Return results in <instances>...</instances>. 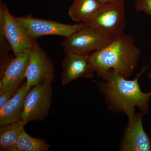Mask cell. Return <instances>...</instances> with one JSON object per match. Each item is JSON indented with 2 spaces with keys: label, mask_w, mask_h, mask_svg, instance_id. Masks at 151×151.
<instances>
[{
  "label": "cell",
  "mask_w": 151,
  "mask_h": 151,
  "mask_svg": "<svg viewBox=\"0 0 151 151\" xmlns=\"http://www.w3.org/2000/svg\"><path fill=\"white\" fill-rule=\"evenodd\" d=\"M116 37L85 25L72 35L65 37L61 45L65 54H91L108 45Z\"/></svg>",
  "instance_id": "277c9868"
},
{
  "label": "cell",
  "mask_w": 151,
  "mask_h": 151,
  "mask_svg": "<svg viewBox=\"0 0 151 151\" xmlns=\"http://www.w3.org/2000/svg\"><path fill=\"white\" fill-rule=\"evenodd\" d=\"M25 123L22 120L1 126L0 127V150L10 151L24 131Z\"/></svg>",
  "instance_id": "5bb4252c"
},
{
  "label": "cell",
  "mask_w": 151,
  "mask_h": 151,
  "mask_svg": "<svg viewBox=\"0 0 151 151\" xmlns=\"http://www.w3.org/2000/svg\"><path fill=\"white\" fill-rule=\"evenodd\" d=\"M15 17L27 34L36 39L46 35L68 37L85 26L82 22L78 24H65L54 21L35 18L29 14Z\"/></svg>",
  "instance_id": "8992f818"
},
{
  "label": "cell",
  "mask_w": 151,
  "mask_h": 151,
  "mask_svg": "<svg viewBox=\"0 0 151 151\" xmlns=\"http://www.w3.org/2000/svg\"><path fill=\"white\" fill-rule=\"evenodd\" d=\"M0 28L4 33L15 56L37 43V39L27 34L3 3L0 5Z\"/></svg>",
  "instance_id": "52a82bcc"
},
{
  "label": "cell",
  "mask_w": 151,
  "mask_h": 151,
  "mask_svg": "<svg viewBox=\"0 0 151 151\" xmlns=\"http://www.w3.org/2000/svg\"><path fill=\"white\" fill-rule=\"evenodd\" d=\"M30 48L25 50L11 60L1 77L0 91L23 84L26 79V73L29 61Z\"/></svg>",
  "instance_id": "8fae6325"
},
{
  "label": "cell",
  "mask_w": 151,
  "mask_h": 151,
  "mask_svg": "<svg viewBox=\"0 0 151 151\" xmlns=\"http://www.w3.org/2000/svg\"><path fill=\"white\" fill-rule=\"evenodd\" d=\"M142 113L128 116L129 122L121 146L124 151H151V140L144 129Z\"/></svg>",
  "instance_id": "30bf717a"
},
{
  "label": "cell",
  "mask_w": 151,
  "mask_h": 151,
  "mask_svg": "<svg viewBox=\"0 0 151 151\" xmlns=\"http://www.w3.org/2000/svg\"><path fill=\"white\" fill-rule=\"evenodd\" d=\"M135 10L143 12L151 16V0H136Z\"/></svg>",
  "instance_id": "ac0fdd59"
},
{
  "label": "cell",
  "mask_w": 151,
  "mask_h": 151,
  "mask_svg": "<svg viewBox=\"0 0 151 151\" xmlns=\"http://www.w3.org/2000/svg\"><path fill=\"white\" fill-rule=\"evenodd\" d=\"M148 77L149 79H150L151 81V70L150 72H149L148 75ZM150 92H151V91H150Z\"/></svg>",
  "instance_id": "ffe728a7"
},
{
  "label": "cell",
  "mask_w": 151,
  "mask_h": 151,
  "mask_svg": "<svg viewBox=\"0 0 151 151\" xmlns=\"http://www.w3.org/2000/svg\"><path fill=\"white\" fill-rule=\"evenodd\" d=\"M147 67L143 68L133 80H128L116 72L111 71L105 81L100 83L99 89L111 109L125 113L128 117L135 113L136 107L143 114L149 112L151 92H143L138 82Z\"/></svg>",
  "instance_id": "7a4b0ae2"
},
{
  "label": "cell",
  "mask_w": 151,
  "mask_h": 151,
  "mask_svg": "<svg viewBox=\"0 0 151 151\" xmlns=\"http://www.w3.org/2000/svg\"><path fill=\"white\" fill-rule=\"evenodd\" d=\"M50 147L45 140L33 137L24 130L10 151H47Z\"/></svg>",
  "instance_id": "9a60e30c"
},
{
  "label": "cell",
  "mask_w": 151,
  "mask_h": 151,
  "mask_svg": "<svg viewBox=\"0 0 151 151\" xmlns=\"http://www.w3.org/2000/svg\"><path fill=\"white\" fill-rule=\"evenodd\" d=\"M86 26L116 36L124 32L127 25L124 0L103 4L95 14L82 22Z\"/></svg>",
  "instance_id": "3957f363"
},
{
  "label": "cell",
  "mask_w": 151,
  "mask_h": 151,
  "mask_svg": "<svg viewBox=\"0 0 151 151\" xmlns=\"http://www.w3.org/2000/svg\"><path fill=\"white\" fill-rule=\"evenodd\" d=\"M31 88L28 87L26 81L24 82L12 98L0 110V126L22 120L26 97Z\"/></svg>",
  "instance_id": "7c38bea8"
},
{
  "label": "cell",
  "mask_w": 151,
  "mask_h": 151,
  "mask_svg": "<svg viewBox=\"0 0 151 151\" xmlns=\"http://www.w3.org/2000/svg\"><path fill=\"white\" fill-rule=\"evenodd\" d=\"M141 50L134 38L122 33L105 47L90 54L95 73L104 80L114 71L128 79L137 65Z\"/></svg>",
  "instance_id": "6da1fadb"
},
{
  "label": "cell",
  "mask_w": 151,
  "mask_h": 151,
  "mask_svg": "<svg viewBox=\"0 0 151 151\" xmlns=\"http://www.w3.org/2000/svg\"><path fill=\"white\" fill-rule=\"evenodd\" d=\"M150 60H151V57H150Z\"/></svg>",
  "instance_id": "44dd1931"
},
{
  "label": "cell",
  "mask_w": 151,
  "mask_h": 151,
  "mask_svg": "<svg viewBox=\"0 0 151 151\" xmlns=\"http://www.w3.org/2000/svg\"><path fill=\"white\" fill-rule=\"evenodd\" d=\"M115 0H99V1L102 3V4H105V3L113 1Z\"/></svg>",
  "instance_id": "d6986e66"
},
{
  "label": "cell",
  "mask_w": 151,
  "mask_h": 151,
  "mask_svg": "<svg viewBox=\"0 0 151 151\" xmlns=\"http://www.w3.org/2000/svg\"><path fill=\"white\" fill-rule=\"evenodd\" d=\"M103 4L99 0H74L68 11L71 19L84 22L95 14Z\"/></svg>",
  "instance_id": "4fadbf2b"
},
{
  "label": "cell",
  "mask_w": 151,
  "mask_h": 151,
  "mask_svg": "<svg viewBox=\"0 0 151 151\" xmlns=\"http://www.w3.org/2000/svg\"><path fill=\"white\" fill-rule=\"evenodd\" d=\"M12 50L8 41L7 40L2 29L0 28V58H1V77L4 72L7 66L13 58L9 55L10 50Z\"/></svg>",
  "instance_id": "2e32d148"
},
{
  "label": "cell",
  "mask_w": 151,
  "mask_h": 151,
  "mask_svg": "<svg viewBox=\"0 0 151 151\" xmlns=\"http://www.w3.org/2000/svg\"><path fill=\"white\" fill-rule=\"evenodd\" d=\"M21 86L0 91V110L12 98Z\"/></svg>",
  "instance_id": "e0dca14e"
},
{
  "label": "cell",
  "mask_w": 151,
  "mask_h": 151,
  "mask_svg": "<svg viewBox=\"0 0 151 151\" xmlns=\"http://www.w3.org/2000/svg\"><path fill=\"white\" fill-rule=\"evenodd\" d=\"M51 82L33 86L26 97L22 120L26 124L42 121L48 116L51 105L52 89Z\"/></svg>",
  "instance_id": "5b68a950"
},
{
  "label": "cell",
  "mask_w": 151,
  "mask_h": 151,
  "mask_svg": "<svg viewBox=\"0 0 151 151\" xmlns=\"http://www.w3.org/2000/svg\"><path fill=\"white\" fill-rule=\"evenodd\" d=\"M54 73L53 62L37 42L30 48L29 61L26 73L27 85L32 87L44 82H52Z\"/></svg>",
  "instance_id": "ba28073f"
},
{
  "label": "cell",
  "mask_w": 151,
  "mask_h": 151,
  "mask_svg": "<svg viewBox=\"0 0 151 151\" xmlns=\"http://www.w3.org/2000/svg\"><path fill=\"white\" fill-rule=\"evenodd\" d=\"M62 85L69 84L78 78H94L95 73L90 58V54L67 53L62 62Z\"/></svg>",
  "instance_id": "9c48e42d"
}]
</instances>
